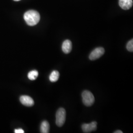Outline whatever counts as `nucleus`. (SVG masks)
I'll list each match as a JSON object with an SVG mask.
<instances>
[{"mask_svg":"<svg viewBox=\"0 0 133 133\" xmlns=\"http://www.w3.org/2000/svg\"><path fill=\"white\" fill-rule=\"evenodd\" d=\"M24 18L27 24L29 26H33L39 22L40 20V15L38 11L30 10L25 13Z\"/></svg>","mask_w":133,"mask_h":133,"instance_id":"nucleus-1","label":"nucleus"},{"mask_svg":"<svg viewBox=\"0 0 133 133\" xmlns=\"http://www.w3.org/2000/svg\"><path fill=\"white\" fill-rule=\"evenodd\" d=\"M82 98L84 105L87 107L91 106L95 102L94 95L89 91H84L82 93Z\"/></svg>","mask_w":133,"mask_h":133,"instance_id":"nucleus-2","label":"nucleus"},{"mask_svg":"<svg viewBox=\"0 0 133 133\" xmlns=\"http://www.w3.org/2000/svg\"><path fill=\"white\" fill-rule=\"evenodd\" d=\"M66 112L62 108L58 109L56 114V124L58 127H62L66 121Z\"/></svg>","mask_w":133,"mask_h":133,"instance_id":"nucleus-3","label":"nucleus"},{"mask_svg":"<svg viewBox=\"0 0 133 133\" xmlns=\"http://www.w3.org/2000/svg\"><path fill=\"white\" fill-rule=\"evenodd\" d=\"M105 53V49L102 47L96 48L91 52L89 58L91 60H95L99 59Z\"/></svg>","mask_w":133,"mask_h":133,"instance_id":"nucleus-4","label":"nucleus"},{"mask_svg":"<svg viewBox=\"0 0 133 133\" xmlns=\"http://www.w3.org/2000/svg\"><path fill=\"white\" fill-rule=\"evenodd\" d=\"M97 125V123L96 121H93L90 123L82 124L81 128L84 133H90L92 131H94L96 130Z\"/></svg>","mask_w":133,"mask_h":133,"instance_id":"nucleus-5","label":"nucleus"},{"mask_svg":"<svg viewBox=\"0 0 133 133\" xmlns=\"http://www.w3.org/2000/svg\"><path fill=\"white\" fill-rule=\"evenodd\" d=\"M20 101L22 105L26 107H32L34 105L33 99L29 96H21L20 98Z\"/></svg>","mask_w":133,"mask_h":133,"instance_id":"nucleus-6","label":"nucleus"},{"mask_svg":"<svg viewBox=\"0 0 133 133\" xmlns=\"http://www.w3.org/2000/svg\"><path fill=\"white\" fill-rule=\"evenodd\" d=\"M119 5L123 10H129L133 6V0H119Z\"/></svg>","mask_w":133,"mask_h":133,"instance_id":"nucleus-7","label":"nucleus"},{"mask_svg":"<svg viewBox=\"0 0 133 133\" xmlns=\"http://www.w3.org/2000/svg\"><path fill=\"white\" fill-rule=\"evenodd\" d=\"M62 49L63 52L68 54L71 52L72 49V43L71 41L66 39L65 40L62 44Z\"/></svg>","mask_w":133,"mask_h":133,"instance_id":"nucleus-8","label":"nucleus"},{"mask_svg":"<svg viewBox=\"0 0 133 133\" xmlns=\"http://www.w3.org/2000/svg\"><path fill=\"white\" fill-rule=\"evenodd\" d=\"M50 126L47 121H43L41 125V132L42 133H48L49 132Z\"/></svg>","mask_w":133,"mask_h":133,"instance_id":"nucleus-9","label":"nucleus"},{"mask_svg":"<svg viewBox=\"0 0 133 133\" xmlns=\"http://www.w3.org/2000/svg\"><path fill=\"white\" fill-rule=\"evenodd\" d=\"M59 76H60V74L59 71H53L50 75L49 78L51 82H54L58 80Z\"/></svg>","mask_w":133,"mask_h":133,"instance_id":"nucleus-10","label":"nucleus"},{"mask_svg":"<svg viewBox=\"0 0 133 133\" xmlns=\"http://www.w3.org/2000/svg\"><path fill=\"white\" fill-rule=\"evenodd\" d=\"M38 71L36 70H33L29 72L28 74V77L30 80L34 81L38 77Z\"/></svg>","mask_w":133,"mask_h":133,"instance_id":"nucleus-11","label":"nucleus"},{"mask_svg":"<svg viewBox=\"0 0 133 133\" xmlns=\"http://www.w3.org/2000/svg\"><path fill=\"white\" fill-rule=\"evenodd\" d=\"M127 49L130 52H133V40L132 39L130 41H129L126 45Z\"/></svg>","mask_w":133,"mask_h":133,"instance_id":"nucleus-12","label":"nucleus"},{"mask_svg":"<svg viewBox=\"0 0 133 133\" xmlns=\"http://www.w3.org/2000/svg\"><path fill=\"white\" fill-rule=\"evenodd\" d=\"M14 133H24V131L22 129L19 128L17 129H15L14 130Z\"/></svg>","mask_w":133,"mask_h":133,"instance_id":"nucleus-13","label":"nucleus"},{"mask_svg":"<svg viewBox=\"0 0 133 133\" xmlns=\"http://www.w3.org/2000/svg\"><path fill=\"white\" fill-rule=\"evenodd\" d=\"M114 133H123V132L121 131V130H117L116 131H115Z\"/></svg>","mask_w":133,"mask_h":133,"instance_id":"nucleus-14","label":"nucleus"},{"mask_svg":"<svg viewBox=\"0 0 133 133\" xmlns=\"http://www.w3.org/2000/svg\"><path fill=\"white\" fill-rule=\"evenodd\" d=\"M15 1H20V0H14Z\"/></svg>","mask_w":133,"mask_h":133,"instance_id":"nucleus-15","label":"nucleus"}]
</instances>
